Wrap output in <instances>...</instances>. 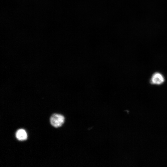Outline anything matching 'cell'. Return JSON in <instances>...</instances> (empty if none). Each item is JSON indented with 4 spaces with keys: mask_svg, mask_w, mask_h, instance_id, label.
Returning a JSON list of instances; mask_svg holds the SVG:
<instances>
[{
    "mask_svg": "<svg viewBox=\"0 0 167 167\" xmlns=\"http://www.w3.org/2000/svg\"><path fill=\"white\" fill-rule=\"evenodd\" d=\"M164 81L163 76L160 73L156 72L153 74L152 77L151 82L152 84L157 85L161 84Z\"/></svg>",
    "mask_w": 167,
    "mask_h": 167,
    "instance_id": "2",
    "label": "cell"
},
{
    "mask_svg": "<svg viewBox=\"0 0 167 167\" xmlns=\"http://www.w3.org/2000/svg\"><path fill=\"white\" fill-rule=\"evenodd\" d=\"M16 136L17 139L20 141H23L27 139V135L25 130L20 129L16 132Z\"/></svg>",
    "mask_w": 167,
    "mask_h": 167,
    "instance_id": "3",
    "label": "cell"
},
{
    "mask_svg": "<svg viewBox=\"0 0 167 167\" xmlns=\"http://www.w3.org/2000/svg\"><path fill=\"white\" fill-rule=\"evenodd\" d=\"M64 117L63 115L58 114H53L50 118L51 124L55 127L61 126L64 123Z\"/></svg>",
    "mask_w": 167,
    "mask_h": 167,
    "instance_id": "1",
    "label": "cell"
}]
</instances>
